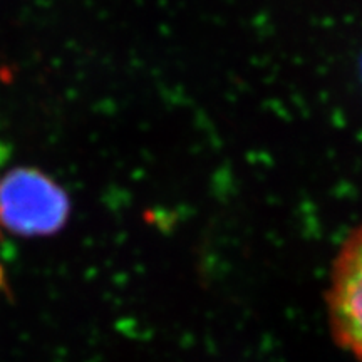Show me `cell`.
I'll return each instance as SVG.
<instances>
[{
	"mask_svg": "<svg viewBox=\"0 0 362 362\" xmlns=\"http://www.w3.org/2000/svg\"><path fill=\"white\" fill-rule=\"evenodd\" d=\"M69 200L59 185L33 168H19L0 181V225L21 235H51L66 225Z\"/></svg>",
	"mask_w": 362,
	"mask_h": 362,
	"instance_id": "1",
	"label": "cell"
},
{
	"mask_svg": "<svg viewBox=\"0 0 362 362\" xmlns=\"http://www.w3.org/2000/svg\"><path fill=\"white\" fill-rule=\"evenodd\" d=\"M327 310L337 342L362 362V223L352 230L336 257Z\"/></svg>",
	"mask_w": 362,
	"mask_h": 362,
	"instance_id": "2",
	"label": "cell"
},
{
	"mask_svg": "<svg viewBox=\"0 0 362 362\" xmlns=\"http://www.w3.org/2000/svg\"><path fill=\"white\" fill-rule=\"evenodd\" d=\"M4 284V270H2V267H0V285Z\"/></svg>",
	"mask_w": 362,
	"mask_h": 362,
	"instance_id": "3",
	"label": "cell"
}]
</instances>
